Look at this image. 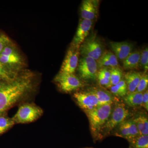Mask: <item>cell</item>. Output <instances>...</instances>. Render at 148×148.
Instances as JSON below:
<instances>
[{"mask_svg": "<svg viewBox=\"0 0 148 148\" xmlns=\"http://www.w3.org/2000/svg\"><path fill=\"white\" fill-rule=\"evenodd\" d=\"M34 74L26 71L10 79L0 80V113L27 98L35 88Z\"/></svg>", "mask_w": 148, "mask_h": 148, "instance_id": "obj_1", "label": "cell"}, {"mask_svg": "<svg viewBox=\"0 0 148 148\" xmlns=\"http://www.w3.org/2000/svg\"><path fill=\"white\" fill-rule=\"evenodd\" d=\"M113 104L99 106L91 110L86 111L89 120L90 131L95 139H100L101 131L112 112Z\"/></svg>", "mask_w": 148, "mask_h": 148, "instance_id": "obj_2", "label": "cell"}, {"mask_svg": "<svg viewBox=\"0 0 148 148\" xmlns=\"http://www.w3.org/2000/svg\"><path fill=\"white\" fill-rule=\"evenodd\" d=\"M43 114L42 109L34 103H24L19 106L18 111L12 118L14 124H24L37 120Z\"/></svg>", "mask_w": 148, "mask_h": 148, "instance_id": "obj_3", "label": "cell"}, {"mask_svg": "<svg viewBox=\"0 0 148 148\" xmlns=\"http://www.w3.org/2000/svg\"><path fill=\"white\" fill-rule=\"evenodd\" d=\"M128 109L123 103H117L112 108V112L100 134V139L110 134L115 127L125 121L129 115Z\"/></svg>", "mask_w": 148, "mask_h": 148, "instance_id": "obj_4", "label": "cell"}, {"mask_svg": "<svg viewBox=\"0 0 148 148\" xmlns=\"http://www.w3.org/2000/svg\"><path fill=\"white\" fill-rule=\"evenodd\" d=\"M105 51L103 42L95 34L88 36L79 48V54L82 57H90L96 61Z\"/></svg>", "mask_w": 148, "mask_h": 148, "instance_id": "obj_5", "label": "cell"}, {"mask_svg": "<svg viewBox=\"0 0 148 148\" xmlns=\"http://www.w3.org/2000/svg\"><path fill=\"white\" fill-rule=\"evenodd\" d=\"M0 62L17 73H19L23 64L20 53L12 42L6 46L0 53Z\"/></svg>", "mask_w": 148, "mask_h": 148, "instance_id": "obj_6", "label": "cell"}, {"mask_svg": "<svg viewBox=\"0 0 148 148\" xmlns=\"http://www.w3.org/2000/svg\"><path fill=\"white\" fill-rule=\"evenodd\" d=\"M97 61L88 57H82L79 60L77 70L80 78L85 81L97 79L98 73Z\"/></svg>", "mask_w": 148, "mask_h": 148, "instance_id": "obj_7", "label": "cell"}, {"mask_svg": "<svg viewBox=\"0 0 148 148\" xmlns=\"http://www.w3.org/2000/svg\"><path fill=\"white\" fill-rule=\"evenodd\" d=\"M62 91L66 92H71L82 87V82L74 74L59 73L54 79Z\"/></svg>", "mask_w": 148, "mask_h": 148, "instance_id": "obj_8", "label": "cell"}, {"mask_svg": "<svg viewBox=\"0 0 148 148\" xmlns=\"http://www.w3.org/2000/svg\"><path fill=\"white\" fill-rule=\"evenodd\" d=\"M73 96L78 105L85 112L91 110L100 106L95 95L88 90L75 92Z\"/></svg>", "mask_w": 148, "mask_h": 148, "instance_id": "obj_9", "label": "cell"}, {"mask_svg": "<svg viewBox=\"0 0 148 148\" xmlns=\"http://www.w3.org/2000/svg\"><path fill=\"white\" fill-rule=\"evenodd\" d=\"M79 54V49L71 46L67 51L59 73L74 74L77 68Z\"/></svg>", "mask_w": 148, "mask_h": 148, "instance_id": "obj_10", "label": "cell"}, {"mask_svg": "<svg viewBox=\"0 0 148 148\" xmlns=\"http://www.w3.org/2000/svg\"><path fill=\"white\" fill-rule=\"evenodd\" d=\"M93 21L87 19L80 20L75 35L73 38L71 47L79 49V48L84 40L88 36L92 28Z\"/></svg>", "mask_w": 148, "mask_h": 148, "instance_id": "obj_11", "label": "cell"}, {"mask_svg": "<svg viewBox=\"0 0 148 148\" xmlns=\"http://www.w3.org/2000/svg\"><path fill=\"white\" fill-rule=\"evenodd\" d=\"M100 1L84 0L80 7V14L82 19L93 21L97 18L99 13Z\"/></svg>", "mask_w": 148, "mask_h": 148, "instance_id": "obj_12", "label": "cell"}, {"mask_svg": "<svg viewBox=\"0 0 148 148\" xmlns=\"http://www.w3.org/2000/svg\"><path fill=\"white\" fill-rule=\"evenodd\" d=\"M110 46L112 51L118 60L123 61L132 51V44L127 42H111Z\"/></svg>", "mask_w": 148, "mask_h": 148, "instance_id": "obj_13", "label": "cell"}, {"mask_svg": "<svg viewBox=\"0 0 148 148\" xmlns=\"http://www.w3.org/2000/svg\"><path fill=\"white\" fill-rule=\"evenodd\" d=\"M92 92L98 99L100 106L113 103L116 98L110 92L101 88L91 87L88 90Z\"/></svg>", "mask_w": 148, "mask_h": 148, "instance_id": "obj_14", "label": "cell"}, {"mask_svg": "<svg viewBox=\"0 0 148 148\" xmlns=\"http://www.w3.org/2000/svg\"><path fill=\"white\" fill-rule=\"evenodd\" d=\"M98 68H111L118 67V60L113 52L110 50H105L100 58L97 60Z\"/></svg>", "mask_w": 148, "mask_h": 148, "instance_id": "obj_15", "label": "cell"}, {"mask_svg": "<svg viewBox=\"0 0 148 148\" xmlns=\"http://www.w3.org/2000/svg\"><path fill=\"white\" fill-rule=\"evenodd\" d=\"M142 73L139 72H127L124 75V80L127 85V93L135 92L141 78Z\"/></svg>", "mask_w": 148, "mask_h": 148, "instance_id": "obj_16", "label": "cell"}, {"mask_svg": "<svg viewBox=\"0 0 148 148\" xmlns=\"http://www.w3.org/2000/svg\"><path fill=\"white\" fill-rule=\"evenodd\" d=\"M140 51L136 50L132 51L123 61V66L126 70L137 69L140 67Z\"/></svg>", "mask_w": 148, "mask_h": 148, "instance_id": "obj_17", "label": "cell"}, {"mask_svg": "<svg viewBox=\"0 0 148 148\" xmlns=\"http://www.w3.org/2000/svg\"><path fill=\"white\" fill-rule=\"evenodd\" d=\"M143 92H134L127 93L123 97L124 103L129 107L135 108L142 106Z\"/></svg>", "mask_w": 148, "mask_h": 148, "instance_id": "obj_18", "label": "cell"}, {"mask_svg": "<svg viewBox=\"0 0 148 148\" xmlns=\"http://www.w3.org/2000/svg\"><path fill=\"white\" fill-rule=\"evenodd\" d=\"M140 135H148V119L145 115H139L133 119Z\"/></svg>", "mask_w": 148, "mask_h": 148, "instance_id": "obj_19", "label": "cell"}, {"mask_svg": "<svg viewBox=\"0 0 148 148\" xmlns=\"http://www.w3.org/2000/svg\"><path fill=\"white\" fill-rule=\"evenodd\" d=\"M14 125L12 118L8 116L6 112L0 113V136L10 129Z\"/></svg>", "mask_w": 148, "mask_h": 148, "instance_id": "obj_20", "label": "cell"}, {"mask_svg": "<svg viewBox=\"0 0 148 148\" xmlns=\"http://www.w3.org/2000/svg\"><path fill=\"white\" fill-rule=\"evenodd\" d=\"M111 93L117 97H124L127 93V85L124 79H122L119 83L110 87Z\"/></svg>", "mask_w": 148, "mask_h": 148, "instance_id": "obj_21", "label": "cell"}, {"mask_svg": "<svg viewBox=\"0 0 148 148\" xmlns=\"http://www.w3.org/2000/svg\"><path fill=\"white\" fill-rule=\"evenodd\" d=\"M129 143L130 148H148V135H139Z\"/></svg>", "mask_w": 148, "mask_h": 148, "instance_id": "obj_22", "label": "cell"}, {"mask_svg": "<svg viewBox=\"0 0 148 148\" xmlns=\"http://www.w3.org/2000/svg\"><path fill=\"white\" fill-rule=\"evenodd\" d=\"M110 82L112 86L115 85L119 83L123 76V73L121 69L119 67H114L110 69Z\"/></svg>", "mask_w": 148, "mask_h": 148, "instance_id": "obj_23", "label": "cell"}, {"mask_svg": "<svg viewBox=\"0 0 148 148\" xmlns=\"http://www.w3.org/2000/svg\"><path fill=\"white\" fill-rule=\"evenodd\" d=\"M19 73L10 70L0 62V76L3 79H12L16 76Z\"/></svg>", "mask_w": 148, "mask_h": 148, "instance_id": "obj_24", "label": "cell"}, {"mask_svg": "<svg viewBox=\"0 0 148 148\" xmlns=\"http://www.w3.org/2000/svg\"><path fill=\"white\" fill-rule=\"evenodd\" d=\"M117 131L116 133V135L119 137H121L126 139L127 141L130 140L129 131L127 121H125L118 125Z\"/></svg>", "mask_w": 148, "mask_h": 148, "instance_id": "obj_25", "label": "cell"}, {"mask_svg": "<svg viewBox=\"0 0 148 148\" xmlns=\"http://www.w3.org/2000/svg\"><path fill=\"white\" fill-rule=\"evenodd\" d=\"M126 121H127V127H128V131H129V142L140 135L138 127L133 119L129 120Z\"/></svg>", "mask_w": 148, "mask_h": 148, "instance_id": "obj_26", "label": "cell"}, {"mask_svg": "<svg viewBox=\"0 0 148 148\" xmlns=\"http://www.w3.org/2000/svg\"><path fill=\"white\" fill-rule=\"evenodd\" d=\"M148 85V76L145 72L142 73L141 78L135 92H143L147 90Z\"/></svg>", "mask_w": 148, "mask_h": 148, "instance_id": "obj_27", "label": "cell"}, {"mask_svg": "<svg viewBox=\"0 0 148 148\" xmlns=\"http://www.w3.org/2000/svg\"><path fill=\"white\" fill-rule=\"evenodd\" d=\"M140 66L145 70L146 73L148 69V47L140 51Z\"/></svg>", "mask_w": 148, "mask_h": 148, "instance_id": "obj_28", "label": "cell"}, {"mask_svg": "<svg viewBox=\"0 0 148 148\" xmlns=\"http://www.w3.org/2000/svg\"><path fill=\"white\" fill-rule=\"evenodd\" d=\"M11 42V40L7 35L0 32V53L6 46Z\"/></svg>", "mask_w": 148, "mask_h": 148, "instance_id": "obj_29", "label": "cell"}, {"mask_svg": "<svg viewBox=\"0 0 148 148\" xmlns=\"http://www.w3.org/2000/svg\"><path fill=\"white\" fill-rule=\"evenodd\" d=\"M142 106L148 111V90L143 92V98H142Z\"/></svg>", "mask_w": 148, "mask_h": 148, "instance_id": "obj_30", "label": "cell"}, {"mask_svg": "<svg viewBox=\"0 0 148 148\" xmlns=\"http://www.w3.org/2000/svg\"><path fill=\"white\" fill-rule=\"evenodd\" d=\"M2 79H3L2 78V77H1V76H0V80H2Z\"/></svg>", "mask_w": 148, "mask_h": 148, "instance_id": "obj_31", "label": "cell"}]
</instances>
